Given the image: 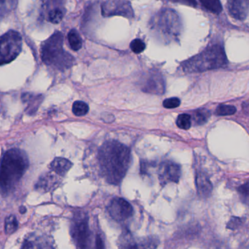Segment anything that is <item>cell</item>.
<instances>
[{
	"label": "cell",
	"mask_w": 249,
	"mask_h": 249,
	"mask_svg": "<svg viewBox=\"0 0 249 249\" xmlns=\"http://www.w3.org/2000/svg\"><path fill=\"white\" fill-rule=\"evenodd\" d=\"M120 247L125 249H136L139 248L137 244L135 243L133 237L129 232H125L123 233L120 238Z\"/></svg>",
	"instance_id": "obj_19"
},
{
	"label": "cell",
	"mask_w": 249,
	"mask_h": 249,
	"mask_svg": "<svg viewBox=\"0 0 249 249\" xmlns=\"http://www.w3.org/2000/svg\"><path fill=\"white\" fill-rule=\"evenodd\" d=\"M64 36L60 32H55L41 45V58L47 65L58 69L69 68L72 65L73 57L63 48Z\"/></svg>",
	"instance_id": "obj_4"
},
{
	"label": "cell",
	"mask_w": 249,
	"mask_h": 249,
	"mask_svg": "<svg viewBox=\"0 0 249 249\" xmlns=\"http://www.w3.org/2000/svg\"><path fill=\"white\" fill-rule=\"evenodd\" d=\"M230 14L237 20L246 19L249 12V0H228Z\"/></svg>",
	"instance_id": "obj_11"
},
{
	"label": "cell",
	"mask_w": 249,
	"mask_h": 249,
	"mask_svg": "<svg viewBox=\"0 0 249 249\" xmlns=\"http://www.w3.org/2000/svg\"><path fill=\"white\" fill-rule=\"evenodd\" d=\"M29 167L24 152L11 149L4 153L0 165V189L8 192L18 183Z\"/></svg>",
	"instance_id": "obj_2"
},
{
	"label": "cell",
	"mask_w": 249,
	"mask_h": 249,
	"mask_svg": "<svg viewBox=\"0 0 249 249\" xmlns=\"http://www.w3.org/2000/svg\"><path fill=\"white\" fill-rule=\"evenodd\" d=\"M18 0H0V19L6 17L16 9Z\"/></svg>",
	"instance_id": "obj_16"
},
{
	"label": "cell",
	"mask_w": 249,
	"mask_h": 249,
	"mask_svg": "<svg viewBox=\"0 0 249 249\" xmlns=\"http://www.w3.org/2000/svg\"><path fill=\"white\" fill-rule=\"evenodd\" d=\"M142 90L147 93L162 95L165 92V83L160 75L152 73L142 83Z\"/></svg>",
	"instance_id": "obj_10"
},
{
	"label": "cell",
	"mask_w": 249,
	"mask_h": 249,
	"mask_svg": "<svg viewBox=\"0 0 249 249\" xmlns=\"http://www.w3.org/2000/svg\"><path fill=\"white\" fill-rule=\"evenodd\" d=\"M52 171V172H47L42 175L36 184V190L42 192H48L55 189L59 184V178Z\"/></svg>",
	"instance_id": "obj_12"
},
{
	"label": "cell",
	"mask_w": 249,
	"mask_h": 249,
	"mask_svg": "<svg viewBox=\"0 0 249 249\" xmlns=\"http://www.w3.org/2000/svg\"><path fill=\"white\" fill-rule=\"evenodd\" d=\"M89 107L83 101H76L72 106V112L77 116H83L89 113Z\"/></svg>",
	"instance_id": "obj_21"
},
{
	"label": "cell",
	"mask_w": 249,
	"mask_h": 249,
	"mask_svg": "<svg viewBox=\"0 0 249 249\" xmlns=\"http://www.w3.org/2000/svg\"><path fill=\"white\" fill-rule=\"evenodd\" d=\"M102 13L105 17L121 16L131 18L133 16L131 4L127 0H109L106 1L102 4Z\"/></svg>",
	"instance_id": "obj_7"
},
{
	"label": "cell",
	"mask_w": 249,
	"mask_h": 249,
	"mask_svg": "<svg viewBox=\"0 0 249 249\" xmlns=\"http://www.w3.org/2000/svg\"><path fill=\"white\" fill-rule=\"evenodd\" d=\"M72 167V163L65 158L57 157L51 164L53 172L60 176H64Z\"/></svg>",
	"instance_id": "obj_14"
},
{
	"label": "cell",
	"mask_w": 249,
	"mask_h": 249,
	"mask_svg": "<svg viewBox=\"0 0 249 249\" xmlns=\"http://www.w3.org/2000/svg\"><path fill=\"white\" fill-rule=\"evenodd\" d=\"M236 108L232 105H222L218 107L216 114L218 115H231L236 113Z\"/></svg>",
	"instance_id": "obj_25"
},
{
	"label": "cell",
	"mask_w": 249,
	"mask_h": 249,
	"mask_svg": "<svg viewBox=\"0 0 249 249\" xmlns=\"http://www.w3.org/2000/svg\"><path fill=\"white\" fill-rule=\"evenodd\" d=\"M181 175V168L175 162L167 161L160 165L158 178L162 186L169 183H178Z\"/></svg>",
	"instance_id": "obj_9"
},
{
	"label": "cell",
	"mask_w": 249,
	"mask_h": 249,
	"mask_svg": "<svg viewBox=\"0 0 249 249\" xmlns=\"http://www.w3.org/2000/svg\"><path fill=\"white\" fill-rule=\"evenodd\" d=\"M64 16V11L62 9L54 7L48 11V20L54 24H57L62 20Z\"/></svg>",
	"instance_id": "obj_18"
},
{
	"label": "cell",
	"mask_w": 249,
	"mask_h": 249,
	"mask_svg": "<svg viewBox=\"0 0 249 249\" xmlns=\"http://www.w3.org/2000/svg\"><path fill=\"white\" fill-rule=\"evenodd\" d=\"M196 187L197 193L202 197L210 196L213 190V186L208 175L203 172H198L196 174Z\"/></svg>",
	"instance_id": "obj_13"
},
{
	"label": "cell",
	"mask_w": 249,
	"mask_h": 249,
	"mask_svg": "<svg viewBox=\"0 0 249 249\" xmlns=\"http://www.w3.org/2000/svg\"><path fill=\"white\" fill-rule=\"evenodd\" d=\"M192 118L188 114H181L178 115L177 120V125L182 130H189L191 127Z\"/></svg>",
	"instance_id": "obj_24"
},
{
	"label": "cell",
	"mask_w": 249,
	"mask_h": 249,
	"mask_svg": "<svg viewBox=\"0 0 249 249\" xmlns=\"http://www.w3.org/2000/svg\"><path fill=\"white\" fill-rule=\"evenodd\" d=\"M108 211L114 220L118 222H124L133 214L131 205L123 198L113 199L108 207Z\"/></svg>",
	"instance_id": "obj_8"
},
{
	"label": "cell",
	"mask_w": 249,
	"mask_h": 249,
	"mask_svg": "<svg viewBox=\"0 0 249 249\" xmlns=\"http://www.w3.org/2000/svg\"><path fill=\"white\" fill-rule=\"evenodd\" d=\"M71 234L77 248H90L92 235L89 220L85 215H78L74 218L71 224Z\"/></svg>",
	"instance_id": "obj_6"
},
{
	"label": "cell",
	"mask_w": 249,
	"mask_h": 249,
	"mask_svg": "<svg viewBox=\"0 0 249 249\" xmlns=\"http://www.w3.org/2000/svg\"><path fill=\"white\" fill-rule=\"evenodd\" d=\"M42 96L41 95H35L32 94L26 93L22 96V100L27 105L26 106V113L29 115L35 114L42 101Z\"/></svg>",
	"instance_id": "obj_15"
},
{
	"label": "cell",
	"mask_w": 249,
	"mask_h": 249,
	"mask_svg": "<svg viewBox=\"0 0 249 249\" xmlns=\"http://www.w3.org/2000/svg\"><path fill=\"white\" fill-rule=\"evenodd\" d=\"M239 192L242 194L243 196L246 197H249V182L246 183L244 185L241 186L239 189H238Z\"/></svg>",
	"instance_id": "obj_28"
},
{
	"label": "cell",
	"mask_w": 249,
	"mask_h": 249,
	"mask_svg": "<svg viewBox=\"0 0 249 249\" xmlns=\"http://www.w3.org/2000/svg\"><path fill=\"white\" fill-rule=\"evenodd\" d=\"M180 104H181V101L178 98L172 97L165 99L162 105H163L164 108H167V109H173V108H178Z\"/></svg>",
	"instance_id": "obj_27"
},
{
	"label": "cell",
	"mask_w": 249,
	"mask_h": 249,
	"mask_svg": "<svg viewBox=\"0 0 249 249\" xmlns=\"http://www.w3.org/2000/svg\"><path fill=\"white\" fill-rule=\"evenodd\" d=\"M102 176L109 184L118 185L125 176L130 164V150L116 140L105 142L98 154Z\"/></svg>",
	"instance_id": "obj_1"
},
{
	"label": "cell",
	"mask_w": 249,
	"mask_h": 249,
	"mask_svg": "<svg viewBox=\"0 0 249 249\" xmlns=\"http://www.w3.org/2000/svg\"><path fill=\"white\" fill-rule=\"evenodd\" d=\"M130 49L135 54H141L144 51L146 45L144 42L140 39H135L132 41L130 45Z\"/></svg>",
	"instance_id": "obj_26"
},
{
	"label": "cell",
	"mask_w": 249,
	"mask_h": 249,
	"mask_svg": "<svg viewBox=\"0 0 249 249\" xmlns=\"http://www.w3.org/2000/svg\"><path fill=\"white\" fill-rule=\"evenodd\" d=\"M19 211H20V213H21V214H23V213H25L26 212V208L23 207V206H21V207L20 208V209H19Z\"/></svg>",
	"instance_id": "obj_30"
},
{
	"label": "cell",
	"mask_w": 249,
	"mask_h": 249,
	"mask_svg": "<svg viewBox=\"0 0 249 249\" xmlns=\"http://www.w3.org/2000/svg\"><path fill=\"white\" fill-rule=\"evenodd\" d=\"M23 40L19 32L10 30L0 37V66L9 64L21 52Z\"/></svg>",
	"instance_id": "obj_5"
},
{
	"label": "cell",
	"mask_w": 249,
	"mask_h": 249,
	"mask_svg": "<svg viewBox=\"0 0 249 249\" xmlns=\"http://www.w3.org/2000/svg\"><path fill=\"white\" fill-rule=\"evenodd\" d=\"M227 64L228 58L225 50L221 45H214L185 61L183 69L187 73H200L222 68Z\"/></svg>",
	"instance_id": "obj_3"
},
{
	"label": "cell",
	"mask_w": 249,
	"mask_h": 249,
	"mask_svg": "<svg viewBox=\"0 0 249 249\" xmlns=\"http://www.w3.org/2000/svg\"><path fill=\"white\" fill-rule=\"evenodd\" d=\"M210 112H209L208 110L200 109L196 111L194 115H193V119H194L195 122H196V124L202 125V124L207 122V121L209 120V118H210Z\"/></svg>",
	"instance_id": "obj_22"
},
{
	"label": "cell",
	"mask_w": 249,
	"mask_h": 249,
	"mask_svg": "<svg viewBox=\"0 0 249 249\" xmlns=\"http://www.w3.org/2000/svg\"><path fill=\"white\" fill-rule=\"evenodd\" d=\"M68 40L71 49L74 51H79L82 48L83 42H82L81 38H80L78 32L74 29L69 32Z\"/></svg>",
	"instance_id": "obj_17"
},
{
	"label": "cell",
	"mask_w": 249,
	"mask_h": 249,
	"mask_svg": "<svg viewBox=\"0 0 249 249\" xmlns=\"http://www.w3.org/2000/svg\"><path fill=\"white\" fill-rule=\"evenodd\" d=\"M18 227V223L14 216L11 215L6 219L5 225H4V230L6 233H13L17 230Z\"/></svg>",
	"instance_id": "obj_23"
},
{
	"label": "cell",
	"mask_w": 249,
	"mask_h": 249,
	"mask_svg": "<svg viewBox=\"0 0 249 249\" xmlns=\"http://www.w3.org/2000/svg\"><path fill=\"white\" fill-rule=\"evenodd\" d=\"M201 4L209 11L219 14L222 12V7L220 0H200Z\"/></svg>",
	"instance_id": "obj_20"
},
{
	"label": "cell",
	"mask_w": 249,
	"mask_h": 249,
	"mask_svg": "<svg viewBox=\"0 0 249 249\" xmlns=\"http://www.w3.org/2000/svg\"><path fill=\"white\" fill-rule=\"evenodd\" d=\"M177 1L192 7H196L197 5V1L196 0H177Z\"/></svg>",
	"instance_id": "obj_29"
}]
</instances>
